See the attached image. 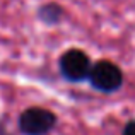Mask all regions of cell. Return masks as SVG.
<instances>
[{"label": "cell", "instance_id": "obj_1", "mask_svg": "<svg viewBox=\"0 0 135 135\" xmlns=\"http://www.w3.org/2000/svg\"><path fill=\"white\" fill-rule=\"evenodd\" d=\"M58 123L56 115L43 106H29L19 115L17 128L22 135H48Z\"/></svg>", "mask_w": 135, "mask_h": 135}, {"label": "cell", "instance_id": "obj_2", "mask_svg": "<svg viewBox=\"0 0 135 135\" xmlns=\"http://www.w3.org/2000/svg\"><path fill=\"white\" fill-rule=\"evenodd\" d=\"M89 84L96 91L104 92V94H113L120 91L125 82L122 69L111 60H99L92 63V69L89 74Z\"/></svg>", "mask_w": 135, "mask_h": 135}, {"label": "cell", "instance_id": "obj_3", "mask_svg": "<svg viewBox=\"0 0 135 135\" xmlns=\"http://www.w3.org/2000/svg\"><path fill=\"white\" fill-rule=\"evenodd\" d=\"M92 69V62L84 50L80 48H69L60 55L58 58V70L60 75L69 82H82L89 79Z\"/></svg>", "mask_w": 135, "mask_h": 135}, {"label": "cell", "instance_id": "obj_4", "mask_svg": "<svg viewBox=\"0 0 135 135\" xmlns=\"http://www.w3.org/2000/svg\"><path fill=\"white\" fill-rule=\"evenodd\" d=\"M65 17V9L56 2H46L38 7V19L46 26H56Z\"/></svg>", "mask_w": 135, "mask_h": 135}, {"label": "cell", "instance_id": "obj_5", "mask_svg": "<svg viewBox=\"0 0 135 135\" xmlns=\"http://www.w3.org/2000/svg\"><path fill=\"white\" fill-rule=\"evenodd\" d=\"M122 135H135V120H130V122L125 123L122 130Z\"/></svg>", "mask_w": 135, "mask_h": 135}]
</instances>
